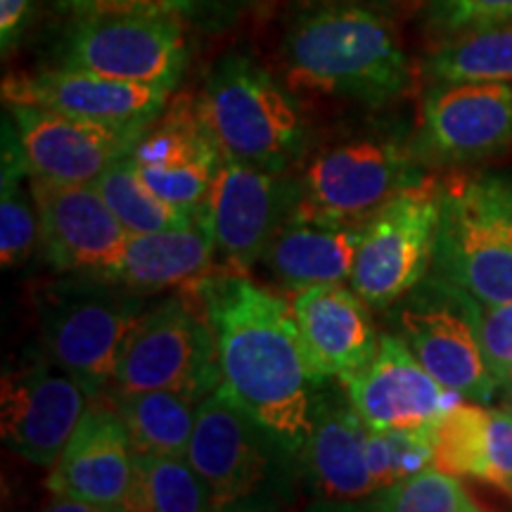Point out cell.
<instances>
[{
	"label": "cell",
	"instance_id": "1",
	"mask_svg": "<svg viewBox=\"0 0 512 512\" xmlns=\"http://www.w3.org/2000/svg\"><path fill=\"white\" fill-rule=\"evenodd\" d=\"M195 290L216 335L221 389L299 456L328 380L311 363L292 302L226 268Z\"/></svg>",
	"mask_w": 512,
	"mask_h": 512
},
{
	"label": "cell",
	"instance_id": "2",
	"mask_svg": "<svg viewBox=\"0 0 512 512\" xmlns=\"http://www.w3.org/2000/svg\"><path fill=\"white\" fill-rule=\"evenodd\" d=\"M292 88L377 107L411 86V62L394 24L358 0H313L283 36Z\"/></svg>",
	"mask_w": 512,
	"mask_h": 512
},
{
	"label": "cell",
	"instance_id": "3",
	"mask_svg": "<svg viewBox=\"0 0 512 512\" xmlns=\"http://www.w3.org/2000/svg\"><path fill=\"white\" fill-rule=\"evenodd\" d=\"M143 311L140 292L98 275L72 273L36 297L43 351L74 375L91 399L110 389L119 351Z\"/></svg>",
	"mask_w": 512,
	"mask_h": 512
},
{
	"label": "cell",
	"instance_id": "4",
	"mask_svg": "<svg viewBox=\"0 0 512 512\" xmlns=\"http://www.w3.org/2000/svg\"><path fill=\"white\" fill-rule=\"evenodd\" d=\"M432 273L482 304L512 302V176H456L441 185Z\"/></svg>",
	"mask_w": 512,
	"mask_h": 512
},
{
	"label": "cell",
	"instance_id": "5",
	"mask_svg": "<svg viewBox=\"0 0 512 512\" xmlns=\"http://www.w3.org/2000/svg\"><path fill=\"white\" fill-rule=\"evenodd\" d=\"M197 110L226 157L287 171L306 145L297 100L264 67L228 55L209 74Z\"/></svg>",
	"mask_w": 512,
	"mask_h": 512
},
{
	"label": "cell",
	"instance_id": "6",
	"mask_svg": "<svg viewBox=\"0 0 512 512\" xmlns=\"http://www.w3.org/2000/svg\"><path fill=\"white\" fill-rule=\"evenodd\" d=\"M219 387V349L200 292L178 290L136 320L107 392L171 389L204 401Z\"/></svg>",
	"mask_w": 512,
	"mask_h": 512
},
{
	"label": "cell",
	"instance_id": "7",
	"mask_svg": "<svg viewBox=\"0 0 512 512\" xmlns=\"http://www.w3.org/2000/svg\"><path fill=\"white\" fill-rule=\"evenodd\" d=\"M425 178L413 143L366 136L320 150L297 183L294 214L366 223L396 192Z\"/></svg>",
	"mask_w": 512,
	"mask_h": 512
},
{
	"label": "cell",
	"instance_id": "8",
	"mask_svg": "<svg viewBox=\"0 0 512 512\" xmlns=\"http://www.w3.org/2000/svg\"><path fill=\"white\" fill-rule=\"evenodd\" d=\"M441 185L425 176L363 223L351 287L373 309H389L427 278L437 247Z\"/></svg>",
	"mask_w": 512,
	"mask_h": 512
},
{
	"label": "cell",
	"instance_id": "9",
	"mask_svg": "<svg viewBox=\"0 0 512 512\" xmlns=\"http://www.w3.org/2000/svg\"><path fill=\"white\" fill-rule=\"evenodd\" d=\"M396 323L434 380L467 401L494 399L501 382L486 363L472 294L432 273L396 302Z\"/></svg>",
	"mask_w": 512,
	"mask_h": 512
},
{
	"label": "cell",
	"instance_id": "10",
	"mask_svg": "<svg viewBox=\"0 0 512 512\" xmlns=\"http://www.w3.org/2000/svg\"><path fill=\"white\" fill-rule=\"evenodd\" d=\"M185 458L207 482L214 510H228L266 496L278 458L292 456L219 387L197 408Z\"/></svg>",
	"mask_w": 512,
	"mask_h": 512
},
{
	"label": "cell",
	"instance_id": "11",
	"mask_svg": "<svg viewBox=\"0 0 512 512\" xmlns=\"http://www.w3.org/2000/svg\"><path fill=\"white\" fill-rule=\"evenodd\" d=\"M185 62L188 48L181 19L155 12L76 17L62 48V67L174 91Z\"/></svg>",
	"mask_w": 512,
	"mask_h": 512
},
{
	"label": "cell",
	"instance_id": "12",
	"mask_svg": "<svg viewBox=\"0 0 512 512\" xmlns=\"http://www.w3.org/2000/svg\"><path fill=\"white\" fill-rule=\"evenodd\" d=\"M91 401L74 375L48 356L31 354L3 373L0 434L5 446L19 458L53 470Z\"/></svg>",
	"mask_w": 512,
	"mask_h": 512
},
{
	"label": "cell",
	"instance_id": "13",
	"mask_svg": "<svg viewBox=\"0 0 512 512\" xmlns=\"http://www.w3.org/2000/svg\"><path fill=\"white\" fill-rule=\"evenodd\" d=\"M297 204V183L287 171H271L223 155L202 216L207 219L221 268L249 273L268 242L290 219Z\"/></svg>",
	"mask_w": 512,
	"mask_h": 512
},
{
	"label": "cell",
	"instance_id": "14",
	"mask_svg": "<svg viewBox=\"0 0 512 512\" xmlns=\"http://www.w3.org/2000/svg\"><path fill=\"white\" fill-rule=\"evenodd\" d=\"M512 145V86L437 81L425 93L413 150L422 164H472Z\"/></svg>",
	"mask_w": 512,
	"mask_h": 512
},
{
	"label": "cell",
	"instance_id": "15",
	"mask_svg": "<svg viewBox=\"0 0 512 512\" xmlns=\"http://www.w3.org/2000/svg\"><path fill=\"white\" fill-rule=\"evenodd\" d=\"M38 207V247L62 273L110 280L124 259L131 233L95 185L31 178Z\"/></svg>",
	"mask_w": 512,
	"mask_h": 512
},
{
	"label": "cell",
	"instance_id": "16",
	"mask_svg": "<svg viewBox=\"0 0 512 512\" xmlns=\"http://www.w3.org/2000/svg\"><path fill=\"white\" fill-rule=\"evenodd\" d=\"M8 110L24 166L38 181L95 185L145 136L36 105H8Z\"/></svg>",
	"mask_w": 512,
	"mask_h": 512
},
{
	"label": "cell",
	"instance_id": "17",
	"mask_svg": "<svg viewBox=\"0 0 512 512\" xmlns=\"http://www.w3.org/2000/svg\"><path fill=\"white\" fill-rule=\"evenodd\" d=\"M174 88L112 79L83 69L57 67L38 74L8 76L5 105H36L95 124L147 131L169 105Z\"/></svg>",
	"mask_w": 512,
	"mask_h": 512
},
{
	"label": "cell",
	"instance_id": "18",
	"mask_svg": "<svg viewBox=\"0 0 512 512\" xmlns=\"http://www.w3.org/2000/svg\"><path fill=\"white\" fill-rule=\"evenodd\" d=\"M223 152L188 95L169 100L166 110L138 140L128 162L147 188L178 207L202 214Z\"/></svg>",
	"mask_w": 512,
	"mask_h": 512
},
{
	"label": "cell",
	"instance_id": "19",
	"mask_svg": "<svg viewBox=\"0 0 512 512\" xmlns=\"http://www.w3.org/2000/svg\"><path fill=\"white\" fill-rule=\"evenodd\" d=\"M339 387L373 430H415L437 425L463 394L446 389L427 373L403 337L382 335L370 366Z\"/></svg>",
	"mask_w": 512,
	"mask_h": 512
},
{
	"label": "cell",
	"instance_id": "20",
	"mask_svg": "<svg viewBox=\"0 0 512 512\" xmlns=\"http://www.w3.org/2000/svg\"><path fill=\"white\" fill-rule=\"evenodd\" d=\"M133 444L105 396L93 399L48 477V491L91 503L98 512L126 510L133 484Z\"/></svg>",
	"mask_w": 512,
	"mask_h": 512
},
{
	"label": "cell",
	"instance_id": "21",
	"mask_svg": "<svg viewBox=\"0 0 512 512\" xmlns=\"http://www.w3.org/2000/svg\"><path fill=\"white\" fill-rule=\"evenodd\" d=\"M311 363L325 380L347 382L366 370L380 349L366 299L354 287L323 283L297 290L292 297Z\"/></svg>",
	"mask_w": 512,
	"mask_h": 512
},
{
	"label": "cell",
	"instance_id": "22",
	"mask_svg": "<svg viewBox=\"0 0 512 512\" xmlns=\"http://www.w3.org/2000/svg\"><path fill=\"white\" fill-rule=\"evenodd\" d=\"M368 425L347 392L320 396L313 430L299 453L311 484L328 501H366L377 491L368 467Z\"/></svg>",
	"mask_w": 512,
	"mask_h": 512
},
{
	"label": "cell",
	"instance_id": "23",
	"mask_svg": "<svg viewBox=\"0 0 512 512\" xmlns=\"http://www.w3.org/2000/svg\"><path fill=\"white\" fill-rule=\"evenodd\" d=\"M214 235L204 216L192 226L131 233L124 259L110 280L147 294L164 290H195L219 271Z\"/></svg>",
	"mask_w": 512,
	"mask_h": 512
},
{
	"label": "cell",
	"instance_id": "24",
	"mask_svg": "<svg viewBox=\"0 0 512 512\" xmlns=\"http://www.w3.org/2000/svg\"><path fill=\"white\" fill-rule=\"evenodd\" d=\"M361 235L363 223L320 221L292 211L268 242L261 261L292 292L311 285L344 283L354 271Z\"/></svg>",
	"mask_w": 512,
	"mask_h": 512
},
{
	"label": "cell",
	"instance_id": "25",
	"mask_svg": "<svg viewBox=\"0 0 512 512\" xmlns=\"http://www.w3.org/2000/svg\"><path fill=\"white\" fill-rule=\"evenodd\" d=\"M105 399L124 420L133 451L185 456L195 430L200 399L171 389L107 392Z\"/></svg>",
	"mask_w": 512,
	"mask_h": 512
},
{
	"label": "cell",
	"instance_id": "26",
	"mask_svg": "<svg viewBox=\"0 0 512 512\" xmlns=\"http://www.w3.org/2000/svg\"><path fill=\"white\" fill-rule=\"evenodd\" d=\"M128 512H204L214 510L211 491L185 456L133 453V484Z\"/></svg>",
	"mask_w": 512,
	"mask_h": 512
},
{
	"label": "cell",
	"instance_id": "27",
	"mask_svg": "<svg viewBox=\"0 0 512 512\" xmlns=\"http://www.w3.org/2000/svg\"><path fill=\"white\" fill-rule=\"evenodd\" d=\"M38 242L34 185L19 152L12 121L3 126V176H0V264L15 268Z\"/></svg>",
	"mask_w": 512,
	"mask_h": 512
},
{
	"label": "cell",
	"instance_id": "28",
	"mask_svg": "<svg viewBox=\"0 0 512 512\" xmlns=\"http://www.w3.org/2000/svg\"><path fill=\"white\" fill-rule=\"evenodd\" d=\"M434 467L458 477L491 484L494 475V430L491 408L479 401H460L437 422Z\"/></svg>",
	"mask_w": 512,
	"mask_h": 512
},
{
	"label": "cell",
	"instance_id": "29",
	"mask_svg": "<svg viewBox=\"0 0 512 512\" xmlns=\"http://www.w3.org/2000/svg\"><path fill=\"white\" fill-rule=\"evenodd\" d=\"M437 81L512 83V27H486L451 36L427 60Z\"/></svg>",
	"mask_w": 512,
	"mask_h": 512
},
{
	"label": "cell",
	"instance_id": "30",
	"mask_svg": "<svg viewBox=\"0 0 512 512\" xmlns=\"http://www.w3.org/2000/svg\"><path fill=\"white\" fill-rule=\"evenodd\" d=\"M95 188L110 209L117 214L128 233H157V230L169 228H185L192 226L202 214H192V211L178 207V204L159 197L155 190L147 188L133 164L121 159L112 169H107Z\"/></svg>",
	"mask_w": 512,
	"mask_h": 512
},
{
	"label": "cell",
	"instance_id": "31",
	"mask_svg": "<svg viewBox=\"0 0 512 512\" xmlns=\"http://www.w3.org/2000/svg\"><path fill=\"white\" fill-rule=\"evenodd\" d=\"M368 510L382 512H479L482 505L458 475L425 467L366 498Z\"/></svg>",
	"mask_w": 512,
	"mask_h": 512
},
{
	"label": "cell",
	"instance_id": "32",
	"mask_svg": "<svg viewBox=\"0 0 512 512\" xmlns=\"http://www.w3.org/2000/svg\"><path fill=\"white\" fill-rule=\"evenodd\" d=\"M368 467L377 491L434 465L437 425L415 430H373L368 427Z\"/></svg>",
	"mask_w": 512,
	"mask_h": 512
},
{
	"label": "cell",
	"instance_id": "33",
	"mask_svg": "<svg viewBox=\"0 0 512 512\" xmlns=\"http://www.w3.org/2000/svg\"><path fill=\"white\" fill-rule=\"evenodd\" d=\"M512 19V0H430L427 29L439 36L498 27Z\"/></svg>",
	"mask_w": 512,
	"mask_h": 512
},
{
	"label": "cell",
	"instance_id": "34",
	"mask_svg": "<svg viewBox=\"0 0 512 512\" xmlns=\"http://www.w3.org/2000/svg\"><path fill=\"white\" fill-rule=\"evenodd\" d=\"M477 325L491 373L501 384H508L512 373V302H477Z\"/></svg>",
	"mask_w": 512,
	"mask_h": 512
},
{
	"label": "cell",
	"instance_id": "35",
	"mask_svg": "<svg viewBox=\"0 0 512 512\" xmlns=\"http://www.w3.org/2000/svg\"><path fill=\"white\" fill-rule=\"evenodd\" d=\"M207 0H64L76 17L112 15V12H155L181 19L202 8Z\"/></svg>",
	"mask_w": 512,
	"mask_h": 512
},
{
	"label": "cell",
	"instance_id": "36",
	"mask_svg": "<svg viewBox=\"0 0 512 512\" xmlns=\"http://www.w3.org/2000/svg\"><path fill=\"white\" fill-rule=\"evenodd\" d=\"M34 5L36 0H0V41H3L5 53L22 36Z\"/></svg>",
	"mask_w": 512,
	"mask_h": 512
},
{
	"label": "cell",
	"instance_id": "37",
	"mask_svg": "<svg viewBox=\"0 0 512 512\" xmlns=\"http://www.w3.org/2000/svg\"><path fill=\"white\" fill-rule=\"evenodd\" d=\"M46 508L48 510H60V512H72V510H76V512H98V508H95V505L81 501V498L57 496V494H53V501H50Z\"/></svg>",
	"mask_w": 512,
	"mask_h": 512
},
{
	"label": "cell",
	"instance_id": "38",
	"mask_svg": "<svg viewBox=\"0 0 512 512\" xmlns=\"http://www.w3.org/2000/svg\"><path fill=\"white\" fill-rule=\"evenodd\" d=\"M510 384H512V373H510V377H508V384H505V387H510Z\"/></svg>",
	"mask_w": 512,
	"mask_h": 512
},
{
	"label": "cell",
	"instance_id": "39",
	"mask_svg": "<svg viewBox=\"0 0 512 512\" xmlns=\"http://www.w3.org/2000/svg\"><path fill=\"white\" fill-rule=\"evenodd\" d=\"M508 389H510V403H512V384H510V387H508Z\"/></svg>",
	"mask_w": 512,
	"mask_h": 512
},
{
	"label": "cell",
	"instance_id": "40",
	"mask_svg": "<svg viewBox=\"0 0 512 512\" xmlns=\"http://www.w3.org/2000/svg\"><path fill=\"white\" fill-rule=\"evenodd\" d=\"M510 496H512V491H510Z\"/></svg>",
	"mask_w": 512,
	"mask_h": 512
}]
</instances>
